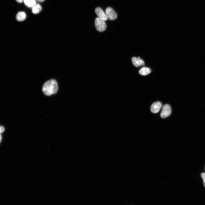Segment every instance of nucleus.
<instances>
[{
    "mask_svg": "<svg viewBox=\"0 0 205 205\" xmlns=\"http://www.w3.org/2000/svg\"><path fill=\"white\" fill-rule=\"evenodd\" d=\"M58 90L57 82L54 79H51L46 81L42 87L43 93L45 95L48 96L56 94Z\"/></svg>",
    "mask_w": 205,
    "mask_h": 205,
    "instance_id": "1",
    "label": "nucleus"
},
{
    "mask_svg": "<svg viewBox=\"0 0 205 205\" xmlns=\"http://www.w3.org/2000/svg\"><path fill=\"white\" fill-rule=\"evenodd\" d=\"M104 21L98 17L95 19V25L97 31L100 32H102L106 29V25Z\"/></svg>",
    "mask_w": 205,
    "mask_h": 205,
    "instance_id": "2",
    "label": "nucleus"
},
{
    "mask_svg": "<svg viewBox=\"0 0 205 205\" xmlns=\"http://www.w3.org/2000/svg\"><path fill=\"white\" fill-rule=\"evenodd\" d=\"M171 111V108L170 106L168 104H165L162 107L160 116L162 118H165L170 115Z\"/></svg>",
    "mask_w": 205,
    "mask_h": 205,
    "instance_id": "3",
    "label": "nucleus"
},
{
    "mask_svg": "<svg viewBox=\"0 0 205 205\" xmlns=\"http://www.w3.org/2000/svg\"><path fill=\"white\" fill-rule=\"evenodd\" d=\"M105 13L108 19L112 20L116 19L117 15L114 10L110 7L107 8L105 10Z\"/></svg>",
    "mask_w": 205,
    "mask_h": 205,
    "instance_id": "4",
    "label": "nucleus"
},
{
    "mask_svg": "<svg viewBox=\"0 0 205 205\" xmlns=\"http://www.w3.org/2000/svg\"><path fill=\"white\" fill-rule=\"evenodd\" d=\"M162 106V104L161 102L159 101L155 102L151 106L150 110L153 113H157L159 111Z\"/></svg>",
    "mask_w": 205,
    "mask_h": 205,
    "instance_id": "5",
    "label": "nucleus"
},
{
    "mask_svg": "<svg viewBox=\"0 0 205 205\" xmlns=\"http://www.w3.org/2000/svg\"><path fill=\"white\" fill-rule=\"evenodd\" d=\"M95 12L98 17L104 21L107 20L108 19L105 13L102 9L100 7H97L95 10Z\"/></svg>",
    "mask_w": 205,
    "mask_h": 205,
    "instance_id": "6",
    "label": "nucleus"
},
{
    "mask_svg": "<svg viewBox=\"0 0 205 205\" xmlns=\"http://www.w3.org/2000/svg\"><path fill=\"white\" fill-rule=\"evenodd\" d=\"M132 62L133 65L136 67H138L145 65L144 61L140 57H133L132 58Z\"/></svg>",
    "mask_w": 205,
    "mask_h": 205,
    "instance_id": "7",
    "label": "nucleus"
},
{
    "mask_svg": "<svg viewBox=\"0 0 205 205\" xmlns=\"http://www.w3.org/2000/svg\"><path fill=\"white\" fill-rule=\"evenodd\" d=\"M26 15L24 12H19L16 15V19L19 21H24L26 18Z\"/></svg>",
    "mask_w": 205,
    "mask_h": 205,
    "instance_id": "8",
    "label": "nucleus"
},
{
    "mask_svg": "<svg viewBox=\"0 0 205 205\" xmlns=\"http://www.w3.org/2000/svg\"><path fill=\"white\" fill-rule=\"evenodd\" d=\"M151 70L150 68L147 67L142 68L139 71V73L143 75H146L149 74Z\"/></svg>",
    "mask_w": 205,
    "mask_h": 205,
    "instance_id": "9",
    "label": "nucleus"
},
{
    "mask_svg": "<svg viewBox=\"0 0 205 205\" xmlns=\"http://www.w3.org/2000/svg\"><path fill=\"white\" fill-rule=\"evenodd\" d=\"M42 9V7L39 4H36L32 7V11L34 14H38L40 12Z\"/></svg>",
    "mask_w": 205,
    "mask_h": 205,
    "instance_id": "10",
    "label": "nucleus"
},
{
    "mask_svg": "<svg viewBox=\"0 0 205 205\" xmlns=\"http://www.w3.org/2000/svg\"><path fill=\"white\" fill-rule=\"evenodd\" d=\"M25 4L29 7H33L36 3L35 0H24Z\"/></svg>",
    "mask_w": 205,
    "mask_h": 205,
    "instance_id": "11",
    "label": "nucleus"
},
{
    "mask_svg": "<svg viewBox=\"0 0 205 205\" xmlns=\"http://www.w3.org/2000/svg\"><path fill=\"white\" fill-rule=\"evenodd\" d=\"M201 176L203 179V184L205 188V173H202L201 174Z\"/></svg>",
    "mask_w": 205,
    "mask_h": 205,
    "instance_id": "12",
    "label": "nucleus"
},
{
    "mask_svg": "<svg viewBox=\"0 0 205 205\" xmlns=\"http://www.w3.org/2000/svg\"><path fill=\"white\" fill-rule=\"evenodd\" d=\"M5 131L4 127L2 126H1L0 127V133L1 134L3 133Z\"/></svg>",
    "mask_w": 205,
    "mask_h": 205,
    "instance_id": "13",
    "label": "nucleus"
},
{
    "mask_svg": "<svg viewBox=\"0 0 205 205\" xmlns=\"http://www.w3.org/2000/svg\"><path fill=\"white\" fill-rule=\"evenodd\" d=\"M16 1L19 3H22L24 1V0H16Z\"/></svg>",
    "mask_w": 205,
    "mask_h": 205,
    "instance_id": "14",
    "label": "nucleus"
},
{
    "mask_svg": "<svg viewBox=\"0 0 205 205\" xmlns=\"http://www.w3.org/2000/svg\"><path fill=\"white\" fill-rule=\"evenodd\" d=\"M36 1L39 2H43L45 0H35Z\"/></svg>",
    "mask_w": 205,
    "mask_h": 205,
    "instance_id": "15",
    "label": "nucleus"
},
{
    "mask_svg": "<svg viewBox=\"0 0 205 205\" xmlns=\"http://www.w3.org/2000/svg\"><path fill=\"white\" fill-rule=\"evenodd\" d=\"M0 142H1V139H2V136H1V134H0Z\"/></svg>",
    "mask_w": 205,
    "mask_h": 205,
    "instance_id": "16",
    "label": "nucleus"
},
{
    "mask_svg": "<svg viewBox=\"0 0 205 205\" xmlns=\"http://www.w3.org/2000/svg\"></svg>",
    "mask_w": 205,
    "mask_h": 205,
    "instance_id": "17",
    "label": "nucleus"
}]
</instances>
